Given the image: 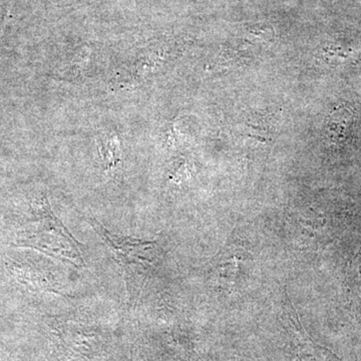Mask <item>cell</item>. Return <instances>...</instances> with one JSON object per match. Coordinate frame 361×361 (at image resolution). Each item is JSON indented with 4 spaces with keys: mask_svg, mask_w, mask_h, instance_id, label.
Segmentation results:
<instances>
[{
    "mask_svg": "<svg viewBox=\"0 0 361 361\" xmlns=\"http://www.w3.org/2000/svg\"><path fill=\"white\" fill-rule=\"evenodd\" d=\"M33 208L37 220L30 239L35 248L52 257L70 261L78 268L84 267L80 244L52 213L47 199H39Z\"/></svg>",
    "mask_w": 361,
    "mask_h": 361,
    "instance_id": "1",
    "label": "cell"
},
{
    "mask_svg": "<svg viewBox=\"0 0 361 361\" xmlns=\"http://www.w3.org/2000/svg\"><path fill=\"white\" fill-rule=\"evenodd\" d=\"M324 137L331 148H355L361 141V113L355 102L339 99L324 121Z\"/></svg>",
    "mask_w": 361,
    "mask_h": 361,
    "instance_id": "2",
    "label": "cell"
},
{
    "mask_svg": "<svg viewBox=\"0 0 361 361\" xmlns=\"http://www.w3.org/2000/svg\"><path fill=\"white\" fill-rule=\"evenodd\" d=\"M92 229L104 240L110 248L114 258L122 266L152 264L153 259L149 255L153 250L155 242L144 241L113 234L106 229L101 223L94 219H89Z\"/></svg>",
    "mask_w": 361,
    "mask_h": 361,
    "instance_id": "3",
    "label": "cell"
},
{
    "mask_svg": "<svg viewBox=\"0 0 361 361\" xmlns=\"http://www.w3.org/2000/svg\"><path fill=\"white\" fill-rule=\"evenodd\" d=\"M97 142H99V154H101L104 167L106 170H111L122 160L120 142L116 135L99 137Z\"/></svg>",
    "mask_w": 361,
    "mask_h": 361,
    "instance_id": "4",
    "label": "cell"
}]
</instances>
